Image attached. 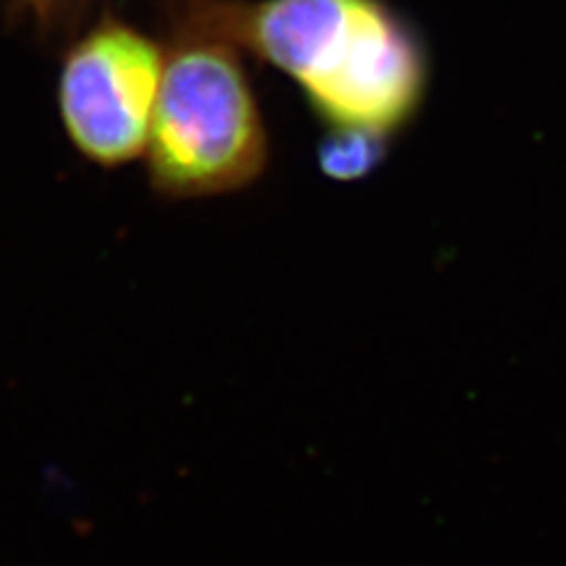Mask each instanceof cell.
I'll list each match as a JSON object with an SVG mask.
<instances>
[{
	"label": "cell",
	"instance_id": "obj_1",
	"mask_svg": "<svg viewBox=\"0 0 566 566\" xmlns=\"http://www.w3.org/2000/svg\"><path fill=\"white\" fill-rule=\"evenodd\" d=\"M216 22L289 76L324 126L395 137L428 97L430 60L387 0H206Z\"/></svg>",
	"mask_w": 566,
	"mask_h": 566
},
{
	"label": "cell",
	"instance_id": "obj_2",
	"mask_svg": "<svg viewBox=\"0 0 566 566\" xmlns=\"http://www.w3.org/2000/svg\"><path fill=\"white\" fill-rule=\"evenodd\" d=\"M241 52L206 0H177L145 151L149 182L161 197H224L251 187L268 168V128Z\"/></svg>",
	"mask_w": 566,
	"mask_h": 566
},
{
	"label": "cell",
	"instance_id": "obj_3",
	"mask_svg": "<svg viewBox=\"0 0 566 566\" xmlns=\"http://www.w3.org/2000/svg\"><path fill=\"white\" fill-rule=\"evenodd\" d=\"M166 50L106 17L66 52L57 102L66 137L87 161L126 166L145 156Z\"/></svg>",
	"mask_w": 566,
	"mask_h": 566
},
{
	"label": "cell",
	"instance_id": "obj_4",
	"mask_svg": "<svg viewBox=\"0 0 566 566\" xmlns=\"http://www.w3.org/2000/svg\"><path fill=\"white\" fill-rule=\"evenodd\" d=\"M392 137L352 126H326L318 139L316 161L335 182H357L380 168Z\"/></svg>",
	"mask_w": 566,
	"mask_h": 566
},
{
	"label": "cell",
	"instance_id": "obj_5",
	"mask_svg": "<svg viewBox=\"0 0 566 566\" xmlns=\"http://www.w3.org/2000/svg\"><path fill=\"white\" fill-rule=\"evenodd\" d=\"M43 3H55V6H71V3H76V6H85V3H93V0H43Z\"/></svg>",
	"mask_w": 566,
	"mask_h": 566
}]
</instances>
